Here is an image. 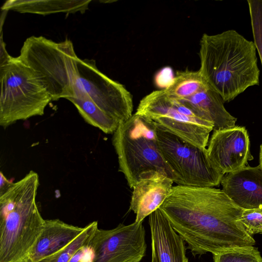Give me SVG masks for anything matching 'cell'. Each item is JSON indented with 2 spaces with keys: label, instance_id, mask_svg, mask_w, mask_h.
<instances>
[{
  "label": "cell",
  "instance_id": "8fae6325",
  "mask_svg": "<svg viewBox=\"0 0 262 262\" xmlns=\"http://www.w3.org/2000/svg\"><path fill=\"white\" fill-rule=\"evenodd\" d=\"M207 150L215 167L224 174L246 166L253 159L250 142L244 126L213 130L209 140Z\"/></svg>",
  "mask_w": 262,
  "mask_h": 262
},
{
  "label": "cell",
  "instance_id": "52a82bcc",
  "mask_svg": "<svg viewBox=\"0 0 262 262\" xmlns=\"http://www.w3.org/2000/svg\"><path fill=\"white\" fill-rule=\"evenodd\" d=\"M156 125L161 154L176 177L174 183L201 187L221 184L224 174L214 165L206 148L195 146Z\"/></svg>",
  "mask_w": 262,
  "mask_h": 262
},
{
  "label": "cell",
  "instance_id": "603a6c76",
  "mask_svg": "<svg viewBox=\"0 0 262 262\" xmlns=\"http://www.w3.org/2000/svg\"><path fill=\"white\" fill-rule=\"evenodd\" d=\"M175 76L170 68L166 67L160 70L156 75L155 81L157 85L162 89L167 88L172 83Z\"/></svg>",
  "mask_w": 262,
  "mask_h": 262
},
{
  "label": "cell",
  "instance_id": "d6986e66",
  "mask_svg": "<svg viewBox=\"0 0 262 262\" xmlns=\"http://www.w3.org/2000/svg\"><path fill=\"white\" fill-rule=\"evenodd\" d=\"M98 222H93L72 242L59 251L35 262H69L82 247L89 245L98 229Z\"/></svg>",
  "mask_w": 262,
  "mask_h": 262
},
{
  "label": "cell",
  "instance_id": "6da1fadb",
  "mask_svg": "<svg viewBox=\"0 0 262 262\" xmlns=\"http://www.w3.org/2000/svg\"><path fill=\"white\" fill-rule=\"evenodd\" d=\"M159 209L194 256L255 244L241 222L244 209L220 189L177 185Z\"/></svg>",
  "mask_w": 262,
  "mask_h": 262
},
{
  "label": "cell",
  "instance_id": "e0dca14e",
  "mask_svg": "<svg viewBox=\"0 0 262 262\" xmlns=\"http://www.w3.org/2000/svg\"><path fill=\"white\" fill-rule=\"evenodd\" d=\"M90 0L7 1L2 7L4 11L13 10L22 13L47 15L55 13H84Z\"/></svg>",
  "mask_w": 262,
  "mask_h": 262
},
{
  "label": "cell",
  "instance_id": "d4e9b609",
  "mask_svg": "<svg viewBox=\"0 0 262 262\" xmlns=\"http://www.w3.org/2000/svg\"><path fill=\"white\" fill-rule=\"evenodd\" d=\"M0 195L6 192L12 185L13 182H10L4 176L2 172L0 174Z\"/></svg>",
  "mask_w": 262,
  "mask_h": 262
},
{
  "label": "cell",
  "instance_id": "5bb4252c",
  "mask_svg": "<svg viewBox=\"0 0 262 262\" xmlns=\"http://www.w3.org/2000/svg\"><path fill=\"white\" fill-rule=\"evenodd\" d=\"M148 216L151 262H188L184 241L161 210L158 208Z\"/></svg>",
  "mask_w": 262,
  "mask_h": 262
},
{
  "label": "cell",
  "instance_id": "7a4b0ae2",
  "mask_svg": "<svg viewBox=\"0 0 262 262\" xmlns=\"http://www.w3.org/2000/svg\"><path fill=\"white\" fill-rule=\"evenodd\" d=\"M200 45L199 71L224 102L259 85L260 71L253 41L229 30L215 35L204 33Z\"/></svg>",
  "mask_w": 262,
  "mask_h": 262
},
{
  "label": "cell",
  "instance_id": "ac0fdd59",
  "mask_svg": "<svg viewBox=\"0 0 262 262\" xmlns=\"http://www.w3.org/2000/svg\"><path fill=\"white\" fill-rule=\"evenodd\" d=\"M209 86L200 71L186 70L177 73L167 88L163 89L169 96L177 99L189 98Z\"/></svg>",
  "mask_w": 262,
  "mask_h": 262
},
{
  "label": "cell",
  "instance_id": "30bf717a",
  "mask_svg": "<svg viewBox=\"0 0 262 262\" xmlns=\"http://www.w3.org/2000/svg\"><path fill=\"white\" fill-rule=\"evenodd\" d=\"M90 246L91 262H140L146 250L144 227L135 222L109 230L98 228Z\"/></svg>",
  "mask_w": 262,
  "mask_h": 262
},
{
  "label": "cell",
  "instance_id": "3957f363",
  "mask_svg": "<svg viewBox=\"0 0 262 262\" xmlns=\"http://www.w3.org/2000/svg\"><path fill=\"white\" fill-rule=\"evenodd\" d=\"M38 174L31 170L0 195V262H26L43 229L36 202Z\"/></svg>",
  "mask_w": 262,
  "mask_h": 262
},
{
  "label": "cell",
  "instance_id": "ba28073f",
  "mask_svg": "<svg viewBox=\"0 0 262 262\" xmlns=\"http://www.w3.org/2000/svg\"><path fill=\"white\" fill-rule=\"evenodd\" d=\"M147 117L164 130L195 146L206 148L212 123L203 120L179 100L168 95L163 89L143 97L136 113Z\"/></svg>",
  "mask_w": 262,
  "mask_h": 262
},
{
  "label": "cell",
  "instance_id": "ffe728a7",
  "mask_svg": "<svg viewBox=\"0 0 262 262\" xmlns=\"http://www.w3.org/2000/svg\"><path fill=\"white\" fill-rule=\"evenodd\" d=\"M213 256L214 262H262L259 251L254 246L227 250Z\"/></svg>",
  "mask_w": 262,
  "mask_h": 262
},
{
  "label": "cell",
  "instance_id": "cb8c5ba5",
  "mask_svg": "<svg viewBox=\"0 0 262 262\" xmlns=\"http://www.w3.org/2000/svg\"><path fill=\"white\" fill-rule=\"evenodd\" d=\"M93 251L89 245L81 248L69 262H91Z\"/></svg>",
  "mask_w": 262,
  "mask_h": 262
},
{
  "label": "cell",
  "instance_id": "9c48e42d",
  "mask_svg": "<svg viewBox=\"0 0 262 262\" xmlns=\"http://www.w3.org/2000/svg\"><path fill=\"white\" fill-rule=\"evenodd\" d=\"M77 66L72 98L88 100L119 123L133 115V97L124 85L100 72L93 59L79 58Z\"/></svg>",
  "mask_w": 262,
  "mask_h": 262
},
{
  "label": "cell",
  "instance_id": "2e32d148",
  "mask_svg": "<svg viewBox=\"0 0 262 262\" xmlns=\"http://www.w3.org/2000/svg\"><path fill=\"white\" fill-rule=\"evenodd\" d=\"M201 119L213 125V130L235 126L237 118L225 108L221 96L209 86L185 99H178Z\"/></svg>",
  "mask_w": 262,
  "mask_h": 262
},
{
  "label": "cell",
  "instance_id": "277c9868",
  "mask_svg": "<svg viewBox=\"0 0 262 262\" xmlns=\"http://www.w3.org/2000/svg\"><path fill=\"white\" fill-rule=\"evenodd\" d=\"M112 143L118 156L119 171L133 188L144 172L154 170L173 181L176 177L165 162L160 149L157 125L147 117L135 113L119 123Z\"/></svg>",
  "mask_w": 262,
  "mask_h": 262
},
{
  "label": "cell",
  "instance_id": "4fadbf2b",
  "mask_svg": "<svg viewBox=\"0 0 262 262\" xmlns=\"http://www.w3.org/2000/svg\"><path fill=\"white\" fill-rule=\"evenodd\" d=\"M221 184L227 196L244 210L262 207V168L259 165L246 166L226 173Z\"/></svg>",
  "mask_w": 262,
  "mask_h": 262
},
{
  "label": "cell",
  "instance_id": "7c38bea8",
  "mask_svg": "<svg viewBox=\"0 0 262 262\" xmlns=\"http://www.w3.org/2000/svg\"><path fill=\"white\" fill-rule=\"evenodd\" d=\"M173 181L160 172L151 170L142 173L133 187L130 209L141 223L163 203L172 187Z\"/></svg>",
  "mask_w": 262,
  "mask_h": 262
},
{
  "label": "cell",
  "instance_id": "8992f818",
  "mask_svg": "<svg viewBox=\"0 0 262 262\" xmlns=\"http://www.w3.org/2000/svg\"><path fill=\"white\" fill-rule=\"evenodd\" d=\"M17 58L34 72L52 101L74 96L79 58L70 40L56 42L32 36L24 41Z\"/></svg>",
  "mask_w": 262,
  "mask_h": 262
},
{
  "label": "cell",
  "instance_id": "44dd1931",
  "mask_svg": "<svg viewBox=\"0 0 262 262\" xmlns=\"http://www.w3.org/2000/svg\"><path fill=\"white\" fill-rule=\"evenodd\" d=\"M254 43L262 64V0L247 1Z\"/></svg>",
  "mask_w": 262,
  "mask_h": 262
},
{
  "label": "cell",
  "instance_id": "9a60e30c",
  "mask_svg": "<svg viewBox=\"0 0 262 262\" xmlns=\"http://www.w3.org/2000/svg\"><path fill=\"white\" fill-rule=\"evenodd\" d=\"M85 229L58 219L45 220L40 235L26 262H35L50 256L70 244Z\"/></svg>",
  "mask_w": 262,
  "mask_h": 262
},
{
  "label": "cell",
  "instance_id": "7402d4cb",
  "mask_svg": "<svg viewBox=\"0 0 262 262\" xmlns=\"http://www.w3.org/2000/svg\"><path fill=\"white\" fill-rule=\"evenodd\" d=\"M241 222L247 232L251 236L262 234V207L244 210Z\"/></svg>",
  "mask_w": 262,
  "mask_h": 262
},
{
  "label": "cell",
  "instance_id": "5b68a950",
  "mask_svg": "<svg viewBox=\"0 0 262 262\" xmlns=\"http://www.w3.org/2000/svg\"><path fill=\"white\" fill-rule=\"evenodd\" d=\"M0 125L42 116L52 99L34 72L18 58L1 50Z\"/></svg>",
  "mask_w": 262,
  "mask_h": 262
},
{
  "label": "cell",
  "instance_id": "484cf974",
  "mask_svg": "<svg viewBox=\"0 0 262 262\" xmlns=\"http://www.w3.org/2000/svg\"><path fill=\"white\" fill-rule=\"evenodd\" d=\"M259 165L262 168V144L260 145V150H259Z\"/></svg>",
  "mask_w": 262,
  "mask_h": 262
}]
</instances>
